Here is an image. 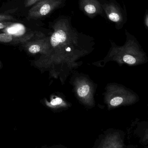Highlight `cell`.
<instances>
[{"mask_svg":"<svg viewBox=\"0 0 148 148\" xmlns=\"http://www.w3.org/2000/svg\"><path fill=\"white\" fill-rule=\"evenodd\" d=\"M123 60L129 64H133L136 62V59L132 55H126L123 57Z\"/></svg>","mask_w":148,"mask_h":148,"instance_id":"7","label":"cell"},{"mask_svg":"<svg viewBox=\"0 0 148 148\" xmlns=\"http://www.w3.org/2000/svg\"><path fill=\"white\" fill-rule=\"evenodd\" d=\"M123 99L120 97H116L112 99L110 101V104L113 106L119 105L123 102Z\"/></svg>","mask_w":148,"mask_h":148,"instance_id":"9","label":"cell"},{"mask_svg":"<svg viewBox=\"0 0 148 148\" xmlns=\"http://www.w3.org/2000/svg\"><path fill=\"white\" fill-rule=\"evenodd\" d=\"M144 23L145 26H146V27L147 28V27H148V16L147 14H146L145 17Z\"/></svg>","mask_w":148,"mask_h":148,"instance_id":"13","label":"cell"},{"mask_svg":"<svg viewBox=\"0 0 148 148\" xmlns=\"http://www.w3.org/2000/svg\"><path fill=\"white\" fill-rule=\"evenodd\" d=\"M26 43L27 49L32 54L40 52L48 53L50 48L49 37L32 39Z\"/></svg>","mask_w":148,"mask_h":148,"instance_id":"2","label":"cell"},{"mask_svg":"<svg viewBox=\"0 0 148 148\" xmlns=\"http://www.w3.org/2000/svg\"><path fill=\"white\" fill-rule=\"evenodd\" d=\"M34 36V34L32 33L24 36H18L0 32V43L13 44L25 43L33 39Z\"/></svg>","mask_w":148,"mask_h":148,"instance_id":"5","label":"cell"},{"mask_svg":"<svg viewBox=\"0 0 148 148\" xmlns=\"http://www.w3.org/2000/svg\"><path fill=\"white\" fill-rule=\"evenodd\" d=\"M63 0H40L35 3L28 12L29 18H41L50 14L62 4Z\"/></svg>","mask_w":148,"mask_h":148,"instance_id":"1","label":"cell"},{"mask_svg":"<svg viewBox=\"0 0 148 148\" xmlns=\"http://www.w3.org/2000/svg\"><path fill=\"white\" fill-rule=\"evenodd\" d=\"M101 6L110 20L119 26L124 24L123 14L117 5L113 2H110L103 5H101Z\"/></svg>","mask_w":148,"mask_h":148,"instance_id":"3","label":"cell"},{"mask_svg":"<svg viewBox=\"0 0 148 148\" xmlns=\"http://www.w3.org/2000/svg\"><path fill=\"white\" fill-rule=\"evenodd\" d=\"M62 102V99L60 98H57L55 99H53L51 102V104L53 106L58 105L60 104Z\"/></svg>","mask_w":148,"mask_h":148,"instance_id":"12","label":"cell"},{"mask_svg":"<svg viewBox=\"0 0 148 148\" xmlns=\"http://www.w3.org/2000/svg\"><path fill=\"white\" fill-rule=\"evenodd\" d=\"M90 91V86L88 85H84L79 88L77 90L78 94L80 97H84L88 94Z\"/></svg>","mask_w":148,"mask_h":148,"instance_id":"6","label":"cell"},{"mask_svg":"<svg viewBox=\"0 0 148 148\" xmlns=\"http://www.w3.org/2000/svg\"><path fill=\"white\" fill-rule=\"evenodd\" d=\"M15 18L13 16L6 14H0V21H14Z\"/></svg>","mask_w":148,"mask_h":148,"instance_id":"8","label":"cell"},{"mask_svg":"<svg viewBox=\"0 0 148 148\" xmlns=\"http://www.w3.org/2000/svg\"><path fill=\"white\" fill-rule=\"evenodd\" d=\"M13 24L11 21H0V30L8 28Z\"/></svg>","mask_w":148,"mask_h":148,"instance_id":"10","label":"cell"},{"mask_svg":"<svg viewBox=\"0 0 148 148\" xmlns=\"http://www.w3.org/2000/svg\"><path fill=\"white\" fill-rule=\"evenodd\" d=\"M80 7L90 17L103 14L101 4L97 0H80Z\"/></svg>","mask_w":148,"mask_h":148,"instance_id":"4","label":"cell"},{"mask_svg":"<svg viewBox=\"0 0 148 148\" xmlns=\"http://www.w3.org/2000/svg\"><path fill=\"white\" fill-rule=\"evenodd\" d=\"M40 1V0H25V7L28 8L32 6Z\"/></svg>","mask_w":148,"mask_h":148,"instance_id":"11","label":"cell"}]
</instances>
